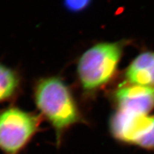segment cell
Listing matches in <instances>:
<instances>
[{"instance_id":"4","label":"cell","mask_w":154,"mask_h":154,"mask_svg":"<svg viewBox=\"0 0 154 154\" xmlns=\"http://www.w3.org/2000/svg\"><path fill=\"white\" fill-rule=\"evenodd\" d=\"M110 131L121 143L154 151V116L117 110L111 119Z\"/></svg>"},{"instance_id":"6","label":"cell","mask_w":154,"mask_h":154,"mask_svg":"<svg viewBox=\"0 0 154 154\" xmlns=\"http://www.w3.org/2000/svg\"><path fill=\"white\" fill-rule=\"evenodd\" d=\"M129 84L154 87V51L140 54L126 72Z\"/></svg>"},{"instance_id":"7","label":"cell","mask_w":154,"mask_h":154,"mask_svg":"<svg viewBox=\"0 0 154 154\" xmlns=\"http://www.w3.org/2000/svg\"><path fill=\"white\" fill-rule=\"evenodd\" d=\"M19 79L11 69L0 64V102L9 99L16 93Z\"/></svg>"},{"instance_id":"3","label":"cell","mask_w":154,"mask_h":154,"mask_svg":"<svg viewBox=\"0 0 154 154\" xmlns=\"http://www.w3.org/2000/svg\"><path fill=\"white\" fill-rule=\"evenodd\" d=\"M38 127L36 116L17 108L0 112V151L3 154H21Z\"/></svg>"},{"instance_id":"5","label":"cell","mask_w":154,"mask_h":154,"mask_svg":"<svg viewBox=\"0 0 154 154\" xmlns=\"http://www.w3.org/2000/svg\"><path fill=\"white\" fill-rule=\"evenodd\" d=\"M118 110L134 114L149 115L154 108V87L130 84L116 93Z\"/></svg>"},{"instance_id":"1","label":"cell","mask_w":154,"mask_h":154,"mask_svg":"<svg viewBox=\"0 0 154 154\" xmlns=\"http://www.w3.org/2000/svg\"><path fill=\"white\" fill-rule=\"evenodd\" d=\"M34 96L39 111L54 128L59 145L63 134L82 120L70 90L60 79L50 77L38 82Z\"/></svg>"},{"instance_id":"8","label":"cell","mask_w":154,"mask_h":154,"mask_svg":"<svg viewBox=\"0 0 154 154\" xmlns=\"http://www.w3.org/2000/svg\"><path fill=\"white\" fill-rule=\"evenodd\" d=\"M91 0H64V6L70 11L84 10L91 3Z\"/></svg>"},{"instance_id":"2","label":"cell","mask_w":154,"mask_h":154,"mask_svg":"<svg viewBox=\"0 0 154 154\" xmlns=\"http://www.w3.org/2000/svg\"><path fill=\"white\" fill-rule=\"evenodd\" d=\"M120 43L96 44L85 51L79 61L77 72L83 88L93 91L112 78L122 54Z\"/></svg>"}]
</instances>
